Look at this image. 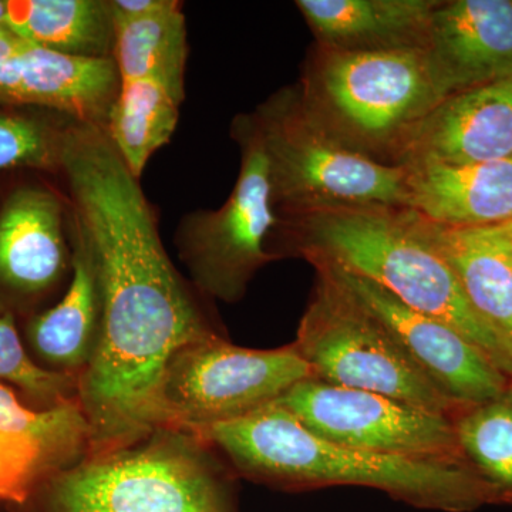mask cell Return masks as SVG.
I'll use <instances>...</instances> for the list:
<instances>
[{"instance_id":"cell-5","label":"cell","mask_w":512,"mask_h":512,"mask_svg":"<svg viewBox=\"0 0 512 512\" xmlns=\"http://www.w3.org/2000/svg\"><path fill=\"white\" fill-rule=\"evenodd\" d=\"M313 120L343 146L396 165L446 94L424 49L346 52L313 45L298 83Z\"/></svg>"},{"instance_id":"cell-25","label":"cell","mask_w":512,"mask_h":512,"mask_svg":"<svg viewBox=\"0 0 512 512\" xmlns=\"http://www.w3.org/2000/svg\"><path fill=\"white\" fill-rule=\"evenodd\" d=\"M74 117L0 100V173L32 170L59 178Z\"/></svg>"},{"instance_id":"cell-8","label":"cell","mask_w":512,"mask_h":512,"mask_svg":"<svg viewBox=\"0 0 512 512\" xmlns=\"http://www.w3.org/2000/svg\"><path fill=\"white\" fill-rule=\"evenodd\" d=\"M241 165L228 200L217 210L188 212L175 229V248L188 279L210 302L238 303L255 275L276 261L269 241L279 215L269 164L252 113L232 121Z\"/></svg>"},{"instance_id":"cell-13","label":"cell","mask_w":512,"mask_h":512,"mask_svg":"<svg viewBox=\"0 0 512 512\" xmlns=\"http://www.w3.org/2000/svg\"><path fill=\"white\" fill-rule=\"evenodd\" d=\"M90 456L79 400L29 409L0 382V501L19 507L50 477Z\"/></svg>"},{"instance_id":"cell-12","label":"cell","mask_w":512,"mask_h":512,"mask_svg":"<svg viewBox=\"0 0 512 512\" xmlns=\"http://www.w3.org/2000/svg\"><path fill=\"white\" fill-rule=\"evenodd\" d=\"M315 269L332 276L376 316L424 375L463 409L497 399L511 386L483 350L441 320L414 311L365 278L328 266Z\"/></svg>"},{"instance_id":"cell-7","label":"cell","mask_w":512,"mask_h":512,"mask_svg":"<svg viewBox=\"0 0 512 512\" xmlns=\"http://www.w3.org/2000/svg\"><path fill=\"white\" fill-rule=\"evenodd\" d=\"M315 272V288L292 342L313 379L382 394L453 420L466 410L424 375L362 303L326 272Z\"/></svg>"},{"instance_id":"cell-26","label":"cell","mask_w":512,"mask_h":512,"mask_svg":"<svg viewBox=\"0 0 512 512\" xmlns=\"http://www.w3.org/2000/svg\"><path fill=\"white\" fill-rule=\"evenodd\" d=\"M0 382L15 384L40 409L60 406L79 396V380L47 372L33 362L18 320L12 316H0Z\"/></svg>"},{"instance_id":"cell-15","label":"cell","mask_w":512,"mask_h":512,"mask_svg":"<svg viewBox=\"0 0 512 512\" xmlns=\"http://www.w3.org/2000/svg\"><path fill=\"white\" fill-rule=\"evenodd\" d=\"M426 52L446 97L511 79L512 0H441Z\"/></svg>"},{"instance_id":"cell-23","label":"cell","mask_w":512,"mask_h":512,"mask_svg":"<svg viewBox=\"0 0 512 512\" xmlns=\"http://www.w3.org/2000/svg\"><path fill=\"white\" fill-rule=\"evenodd\" d=\"M183 2L144 18H114V52L121 83L164 77L185 83L188 59Z\"/></svg>"},{"instance_id":"cell-27","label":"cell","mask_w":512,"mask_h":512,"mask_svg":"<svg viewBox=\"0 0 512 512\" xmlns=\"http://www.w3.org/2000/svg\"><path fill=\"white\" fill-rule=\"evenodd\" d=\"M114 18L136 19L170 8L174 0H110Z\"/></svg>"},{"instance_id":"cell-11","label":"cell","mask_w":512,"mask_h":512,"mask_svg":"<svg viewBox=\"0 0 512 512\" xmlns=\"http://www.w3.org/2000/svg\"><path fill=\"white\" fill-rule=\"evenodd\" d=\"M275 403L316 436L340 446L382 456L467 464L453 419L392 397L309 377Z\"/></svg>"},{"instance_id":"cell-20","label":"cell","mask_w":512,"mask_h":512,"mask_svg":"<svg viewBox=\"0 0 512 512\" xmlns=\"http://www.w3.org/2000/svg\"><path fill=\"white\" fill-rule=\"evenodd\" d=\"M416 217L423 234L453 268L474 311L512 356L511 256L485 228L443 227Z\"/></svg>"},{"instance_id":"cell-9","label":"cell","mask_w":512,"mask_h":512,"mask_svg":"<svg viewBox=\"0 0 512 512\" xmlns=\"http://www.w3.org/2000/svg\"><path fill=\"white\" fill-rule=\"evenodd\" d=\"M312 377L292 343L248 349L227 336L190 343L174 353L161 382L164 427L200 434L278 402Z\"/></svg>"},{"instance_id":"cell-14","label":"cell","mask_w":512,"mask_h":512,"mask_svg":"<svg viewBox=\"0 0 512 512\" xmlns=\"http://www.w3.org/2000/svg\"><path fill=\"white\" fill-rule=\"evenodd\" d=\"M512 158V77L441 101L404 144L396 165L478 164Z\"/></svg>"},{"instance_id":"cell-1","label":"cell","mask_w":512,"mask_h":512,"mask_svg":"<svg viewBox=\"0 0 512 512\" xmlns=\"http://www.w3.org/2000/svg\"><path fill=\"white\" fill-rule=\"evenodd\" d=\"M87 247L103 303L99 346L79 379L90 456L164 427L161 382L174 353L225 336L211 303L165 251L156 208L106 127L77 121L59 177Z\"/></svg>"},{"instance_id":"cell-6","label":"cell","mask_w":512,"mask_h":512,"mask_svg":"<svg viewBox=\"0 0 512 512\" xmlns=\"http://www.w3.org/2000/svg\"><path fill=\"white\" fill-rule=\"evenodd\" d=\"M252 116L268 158L279 217L407 207L406 168L377 163L329 136L306 110L298 84L279 89Z\"/></svg>"},{"instance_id":"cell-4","label":"cell","mask_w":512,"mask_h":512,"mask_svg":"<svg viewBox=\"0 0 512 512\" xmlns=\"http://www.w3.org/2000/svg\"><path fill=\"white\" fill-rule=\"evenodd\" d=\"M237 476L208 441L160 427L55 474L18 512H241Z\"/></svg>"},{"instance_id":"cell-19","label":"cell","mask_w":512,"mask_h":512,"mask_svg":"<svg viewBox=\"0 0 512 512\" xmlns=\"http://www.w3.org/2000/svg\"><path fill=\"white\" fill-rule=\"evenodd\" d=\"M441 0H296L316 45L346 52L427 49Z\"/></svg>"},{"instance_id":"cell-2","label":"cell","mask_w":512,"mask_h":512,"mask_svg":"<svg viewBox=\"0 0 512 512\" xmlns=\"http://www.w3.org/2000/svg\"><path fill=\"white\" fill-rule=\"evenodd\" d=\"M238 478L282 491L353 485L421 510L468 512L495 503L468 464L382 456L332 443L278 403L198 434Z\"/></svg>"},{"instance_id":"cell-3","label":"cell","mask_w":512,"mask_h":512,"mask_svg":"<svg viewBox=\"0 0 512 512\" xmlns=\"http://www.w3.org/2000/svg\"><path fill=\"white\" fill-rule=\"evenodd\" d=\"M276 259L302 258L360 276L456 329L512 380L510 350L468 302L453 268L407 208H343L279 217Z\"/></svg>"},{"instance_id":"cell-28","label":"cell","mask_w":512,"mask_h":512,"mask_svg":"<svg viewBox=\"0 0 512 512\" xmlns=\"http://www.w3.org/2000/svg\"><path fill=\"white\" fill-rule=\"evenodd\" d=\"M485 229H487L488 234H490L512 258V220Z\"/></svg>"},{"instance_id":"cell-10","label":"cell","mask_w":512,"mask_h":512,"mask_svg":"<svg viewBox=\"0 0 512 512\" xmlns=\"http://www.w3.org/2000/svg\"><path fill=\"white\" fill-rule=\"evenodd\" d=\"M72 221L59 178L0 173V316L20 323L62 298L73 272Z\"/></svg>"},{"instance_id":"cell-29","label":"cell","mask_w":512,"mask_h":512,"mask_svg":"<svg viewBox=\"0 0 512 512\" xmlns=\"http://www.w3.org/2000/svg\"><path fill=\"white\" fill-rule=\"evenodd\" d=\"M8 15V0H0V25H6Z\"/></svg>"},{"instance_id":"cell-21","label":"cell","mask_w":512,"mask_h":512,"mask_svg":"<svg viewBox=\"0 0 512 512\" xmlns=\"http://www.w3.org/2000/svg\"><path fill=\"white\" fill-rule=\"evenodd\" d=\"M6 26L32 45L80 59H113L110 0H8Z\"/></svg>"},{"instance_id":"cell-24","label":"cell","mask_w":512,"mask_h":512,"mask_svg":"<svg viewBox=\"0 0 512 512\" xmlns=\"http://www.w3.org/2000/svg\"><path fill=\"white\" fill-rule=\"evenodd\" d=\"M453 421L468 466L495 503H512V383L497 399L468 407Z\"/></svg>"},{"instance_id":"cell-16","label":"cell","mask_w":512,"mask_h":512,"mask_svg":"<svg viewBox=\"0 0 512 512\" xmlns=\"http://www.w3.org/2000/svg\"><path fill=\"white\" fill-rule=\"evenodd\" d=\"M121 80L113 59H80L23 42L0 57V100L106 126Z\"/></svg>"},{"instance_id":"cell-17","label":"cell","mask_w":512,"mask_h":512,"mask_svg":"<svg viewBox=\"0 0 512 512\" xmlns=\"http://www.w3.org/2000/svg\"><path fill=\"white\" fill-rule=\"evenodd\" d=\"M72 244V278L62 298L19 325L23 326V343L36 365L79 380L99 346L103 303L92 252L74 215Z\"/></svg>"},{"instance_id":"cell-22","label":"cell","mask_w":512,"mask_h":512,"mask_svg":"<svg viewBox=\"0 0 512 512\" xmlns=\"http://www.w3.org/2000/svg\"><path fill=\"white\" fill-rule=\"evenodd\" d=\"M184 97L185 83L164 77L121 83L104 127L137 178H141L151 157L173 138Z\"/></svg>"},{"instance_id":"cell-18","label":"cell","mask_w":512,"mask_h":512,"mask_svg":"<svg viewBox=\"0 0 512 512\" xmlns=\"http://www.w3.org/2000/svg\"><path fill=\"white\" fill-rule=\"evenodd\" d=\"M407 210L450 228H487L512 220V158L478 164H412Z\"/></svg>"}]
</instances>
